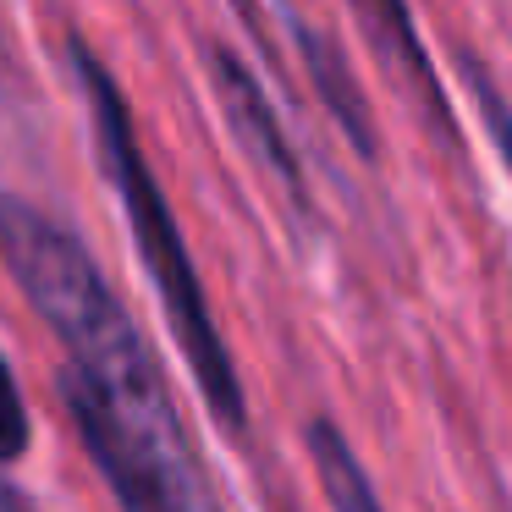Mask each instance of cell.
<instances>
[{
	"label": "cell",
	"mask_w": 512,
	"mask_h": 512,
	"mask_svg": "<svg viewBox=\"0 0 512 512\" xmlns=\"http://www.w3.org/2000/svg\"><path fill=\"white\" fill-rule=\"evenodd\" d=\"M0 265L61 347V397L116 512H215L166 369L78 232L0 193Z\"/></svg>",
	"instance_id": "6da1fadb"
},
{
	"label": "cell",
	"mask_w": 512,
	"mask_h": 512,
	"mask_svg": "<svg viewBox=\"0 0 512 512\" xmlns=\"http://www.w3.org/2000/svg\"><path fill=\"white\" fill-rule=\"evenodd\" d=\"M67 56H72V72H78L83 100H89V127H94V144H100V166H105V177H111L116 199H122L133 248L149 270V287H155L171 331H177L182 364H188L204 408H210L232 435H243L248 430L243 369H237L232 342H226L221 320H215V309H210V292H204V281H199V265H193V248L177 226V210H171L166 188H160L155 166H149V155H144L133 100L122 94L116 72L94 56L83 34L67 39Z\"/></svg>",
	"instance_id": "7a4b0ae2"
},
{
	"label": "cell",
	"mask_w": 512,
	"mask_h": 512,
	"mask_svg": "<svg viewBox=\"0 0 512 512\" xmlns=\"http://www.w3.org/2000/svg\"><path fill=\"white\" fill-rule=\"evenodd\" d=\"M204 72H210L215 94H221L226 122H232V133L248 144V155H254L259 166L270 171V177H281V188H287L292 199L303 204V166H298V149L287 144V127H281L276 105L265 100V89H259L254 67H248L243 56H232L226 45H204Z\"/></svg>",
	"instance_id": "3957f363"
},
{
	"label": "cell",
	"mask_w": 512,
	"mask_h": 512,
	"mask_svg": "<svg viewBox=\"0 0 512 512\" xmlns=\"http://www.w3.org/2000/svg\"><path fill=\"white\" fill-rule=\"evenodd\" d=\"M353 17H358V28L369 34V45L380 50V61H386V67L397 72L413 94H419L424 122H430L441 138H452V144H457V122H452V105H446L441 72H435L430 50H424L408 0H353Z\"/></svg>",
	"instance_id": "277c9868"
},
{
	"label": "cell",
	"mask_w": 512,
	"mask_h": 512,
	"mask_svg": "<svg viewBox=\"0 0 512 512\" xmlns=\"http://www.w3.org/2000/svg\"><path fill=\"white\" fill-rule=\"evenodd\" d=\"M292 39H298V56H303V67H309V83H314V94H320V105L331 111V122L353 138L358 155L375 160L380 155L375 111H369V100H364V89H358L353 67H347L342 45H336L331 34H320V28H309L303 17H292Z\"/></svg>",
	"instance_id": "5b68a950"
},
{
	"label": "cell",
	"mask_w": 512,
	"mask_h": 512,
	"mask_svg": "<svg viewBox=\"0 0 512 512\" xmlns=\"http://www.w3.org/2000/svg\"><path fill=\"white\" fill-rule=\"evenodd\" d=\"M303 446H309V463H314V474H320V490H325V501H331V512H386L375 479L358 463L353 441L336 430V419H309Z\"/></svg>",
	"instance_id": "8992f818"
},
{
	"label": "cell",
	"mask_w": 512,
	"mask_h": 512,
	"mask_svg": "<svg viewBox=\"0 0 512 512\" xmlns=\"http://www.w3.org/2000/svg\"><path fill=\"white\" fill-rule=\"evenodd\" d=\"M457 78L468 83V94H474L479 116H485V138L496 144V160L507 166V177H512V105L501 100L496 78H490V72L479 67L474 50H457Z\"/></svg>",
	"instance_id": "52a82bcc"
},
{
	"label": "cell",
	"mask_w": 512,
	"mask_h": 512,
	"mask_svg": "<svg viewBox=\"0 0 512 512\" xmlns=\"http://www.w3.org/2000/svg\"><path fill=\"white\" fill-rule=\"evenodd\" d=\"M34 441V413H28V397L12 375V358L0 353V468L17 463Z\"/></svg>",
	"instance_id": "ba28073f"
},
{
	"label": "cell",
	"mask_w": 512,
	"mask_h": 512,
	"mask_svg": "<svg viewBox=\"0 0 512 512\" xmlns=\"http://www.w3.org/2000/svg\"><path fill=\"white\" fill-rule=\"evenodd\" d=\"M0 512H34V501H28L17 485H6V479H0Z\"/></svg>",
	"instance_id": "9c48e42d"
},
{
	"label": "cell",
	"mask_w": 512,
	"mask_h": 512,
	"mask_svg": "<svg viewBox=\"0 0 512 512\" xmlns=\"http://www.w3.org/2000/svg\"><path fill=\"white\" fill-rule=\"evenodd\" d=\"M0 78H6V28H0Z\"/></svg>",
	"instance_id": "30bf717a"
}]
</instances>
